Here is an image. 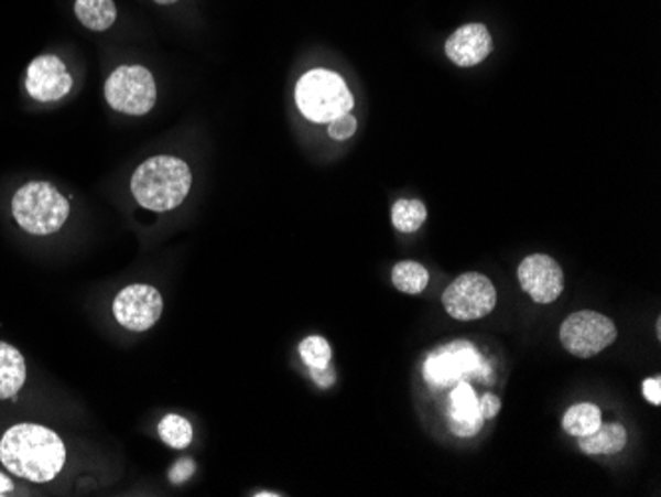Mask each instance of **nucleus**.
Masks as SVG:
<instances>
[{"label":"nucleus","mask_w":661,"mask_h":497,"mask_svg":"<svg viewBox=\"0 0 661 497\" xmlns=\"http://www.w3.org/2000/svg\"><path fill=\"white\" fill-rule=\"evenodd\" d=\"M0 462L14 478L46 484L64 469L66 446L54 430L24 422L0 439Z\"/></svg>","instance_id":"obj_1"},{"label":"nucleus","mask_w":661,"mask_h":497,"mask_svg":"<svg viewBox=\"0 0 661 497\" xmlns=\"http://www.w3.org/2000/svg\"><path fill=\"white\" fill-rule=\"evenodd\" d=\"M193 186V173L183 159L159 155L147 159L137 166L131 179V193L137 203L155 210L166 213L183 205Z\"/></svg>","instance_id":"obj_2"},{"label":"nucleus","mask_w":661,"mask_h":497,"mask_svg":"<svg viewBox=\"0 0 661 497\" xmlns=\"http://www.w3.org/2000/svg\"><path fill=\"white\" fill-rule=\"evenodd\" d=\"M12 216L29 235H56L68 220V198L46 181H30L12 196Z\"/></svg>","instance_id":"obj_3"},{"label":"nucleus","mask_w":661,"mask_h":497,"mask_svg":"<svg viewBox=\"0 0 661 497\" xmlns=\"http://www.w3.org/2000/svg\"><path fill=\"white\" fill-rule=\"evenodd\" d=\"M295 104L305 119L313 123H330L350 114L355 98L347 82L333 69H310L295 86Z\"/></svg>","instance_id":"obj_4"},{"label":"nucleus","mask_w":661,"mask_h":497,"mask_svg":"<svg viewBox=\"0 0 661 497\" xmlns=\"http://www.w3.org/2000/svg\"><path fill=\"white\" fill-rule=\"evenodd\" d=\"M109 106L127 116H145L155 108V78L143 66H119L106 82Z\"/></svg>","instance_id":"obj_5"},{"label":"nucleus","mask_w":661,"mask_h":497,"mask_svg":"<svg viewBox=\"0 0 661 497\" xmlns=\"http://www.w3.org/2000/svg\"><path fill=\"white\" fill-rule=\"evenodd\" d=\"M489 369L476 345L452 342L430 353L424 361V379L434 387H449L466 377H486ZM487 379V377H486Z\"/></svg>","instance_id":"obj_6"},{"label":"nucleus","mask_w":661,"mask_h":497,"mask_svg":"<svg viewBox=\"0 0 661 497\" xmlns=\"http://www.w3.org/2000/svg\"><path fill=\"white\" fill-rule=\"evenodd\" d=\"M442 303L454 320L474 322L494 312L497 292L491 280L484 273L469 272L447 285Z\"/></svg>","instance_id":"obj_7"},{"label":"nucleus","mask_w":661,"mask_h":497,"mask_svg":"<svg viewBox=\"0 0 661 497\" xmlns=\"http://www.w3.org/2000/svg\"><path fill=\"white\" fill-rule=\"evenodd\" d=\"M616 325L603 313H573L561 325V343L564 349L581 359H590L594 355L603 353L616 342Z\"/></svg>","instance_id":"obj_8"},{"label":"nucleus","mask_w":661,"mask_h":497,"mask_svg":"<svg viewBox=\"0 0 661 497\" xmlns=\"http://www.w3.org/2000/svg\"><path fill=\"white\" fill-rule=\"evenodd\" d=\"M163 298L159 290L145 283L127 285L117 293L113 315L117 322L131 332H147L161 320Z\"/></svg>","instance_id":"obj_9"},{"label":"nucleus","mask_w":661,"mask_h":497,"mask_svg":"<svg viewBox=\"0 0 661 497\" xmlns=\"http://www.w3.org/2000/svg\"><path fill=\"white\" fill-rule=\"evenodd\" d=\"M519 283L535 303H553L564 290L563 268L546 253L527 256L519 266Z\"/></svg>","instance_id":"obj_10"},{"label":"nucleus","mask_w":661,"mask_h":497,"mask_svg":"<svg viewBox=\"0 0 661 497\" xmlns=\"http://www.w3.org/2000/svg\"><path fill=\"white\" fill-rule=\"evenodd\" d=\"M74 86L66 64L54 54L32 60L26 69V91L30 98L48 104L66 98Z\"/></svg>","instance_id":"obj_11"},{"label":"nucleus","mask_w":661,"mask_h":497,"mask_svg":"<svg viewBox=\"0 0 661 497\" xmlns=\"http://www.w3.org/2000/svg\"><path fill=\"white\" fill-rule=\"evenodd\" d=\"M447 58L452 60L459 68H472L481 64L494 50V39L489 34L486 24L472 22L462 29H457L446 40Z\"/></svg>","instance_id":"obj_12"},{"label":"nucleus","mask_w":661,"mask_h":497,"mask_svg":"<svg viewBox=\"0 0 661 497\" xmlns=\"http://www.w3.org/2000/svg\"><path fill=\"white\" fill-rule=\"evenodd\" d=\"M484 414L479 410V399L476 397V390L467 382H457L454 390L449 392V410H447V424L449 430L462 436V439H472L484 426Z\"/></svg>","instance_id":"obj_13"},{"label":"nucleus","mask_w":661,"mask_h":497,"mask_svg":"<svg viewBox=\"0 0 661 497\" xmlns=\"http://www.w3.org/2000/svg\"><path fill=\"white\" fill-rule=\"evenodd\" d=\"M26 382V361L9 343L0 342V400L19 395Z\"/></svg>","instance_id":"obj_14"},{"label":"nucleus","mask_w":661,"mask_h":497,"mask_svg":"<svg viewBox=\"0 0 661 497\" xmlns=\"http://www.w3.org/2000/svg\"><path fill=\"white\" fill-rule=\"evenodd\" d=\"M626 440H628V434L622 424H600L593 434L581 436L578 446L584 454H590V456H600V454L613 456V454L622 452Z\"/></svg>","instance_id":"obj_15"},{"label":"nucleus","mask_w":661,"mask_h":497,"mask_svg":"<svg viewBox=\"0 0 661 497\" xmlns=\"http://www.w3.org/2000/svg\"><path fill=\"white\" fill-rule=\"evenodd\" d=\"M74 10L79 22L94 32L111 29L117 19L113 0H76Z\"/></svg>","instance_id":"obj_16"},{"label":"nucleus","mask_w":661,"mask_h":497,"mask_svg":"<svg viewBox=\"0 0 661 497\" xmlns=\"http://www.w3.org/2000/svg\"><path fill=\"white\" fill-rule=\"evenodd\" d=\"M600 424H603V412L596 404H590V402L574 404L564 412V432L571 434V436H576V439L593 434L594 430L598 429Z\"/></svg>","instance_id":"obj_17"},{"label":"nucleus","mask_w":661,"mask_h":497,"mask_svg":"<svg viewBox=\"0 0 661 497\" xmlns=\"http://www.w3.org/2000/svg\"><path fill=\"white\" fill-rule=\"evenodd\" d=\"M429 218V208L416 198H402L392 206V225L404 235H412L422 228Z\"/></svg>","instance_id":"obj_18"},{"label":"nucleus","mask_w":661,"mask_h":497,"mask_svg":"<svg viewBox=\"0 0 661 497\" xmlns=\"http://www.w3.org/2000/svg\"><path fill=\"white\" fill-rule=\"evenodd\" d=\"M392 283L397 285V290H400V292L416 295V293H422L429 288L430 273L422 263L404 260V262L394 266Z\"/></svg>","instance_id":"obj_19"},{"label":"nucleus","mask_w":661,"mask_h":497,"mask_svg":"<svg viewBox=\"0 0 661 497\" xmlns=\"http://www.w3.org/2000/svg\"><path fill=\"white\" fill-rule=\"evenodd\" d=\"M159 436L171 449H186L193 442V426L188 420L178 414H166L159 424Z\"/></svg>","instance_id":"obj_20"},{"label":"nucleus","mask_w":661,"mask_h":497,"mask_svg":"<svg viewBox=\"0 0 661 497\" xmlns=\"http://www.w3.org/2000/svg\"><path fill=\"white\" fill-rule=\"evenodd\" d=\"M300 355L310 369H325L330 365L333 352H330L327 339H323L319 335H312V337L303 339L300 345Z\"/></svg>","instance_id":"obj_21"},{"label":"nucleus","mask_w":661,"mask_h":497,"mask_svg":"<svg viewBox=\"0 0 661 497\" xmlns=\"http://www.w3.org/2000/svg\"><path fill=\"white\" fill-rule=\"evenodd\" d=\"M355 133H357V119L353 114H345L329 123V137L335 141H347Z\"/></svg>","instance_id":"obj_22"},{"label":"nucleus","mask_w":661,"mask_h":497,"mask_svg":"<svg viewBox=\"0 0 661 497\" xmlns=\"http://www.w3.org/2000/svg\"><path fill=\"white\" fill-rule=\"evenodd\" d=\"M643 397L648 402H652L655 407L661 404V380L660 377L655 379H646L642 385Z\"/></svg>","instance_id":"obj_23"},{"label":"nucleus","mask_w":661,"mask_h":497,"mask_svg":"<svg viewBox=\"0 0 661 497\" xmlns=\"http://www.w3.org/2000/svg\"><path fill=\"white\" fill-rule=\"evenodd\" d=\"M195 472V464L191 460H181L175 468L171 469V482L173 484H183L186 478H191Z\"/></svg>","instance_id":"obj_24"},{"label":"nucleus","mask_w":661,"mask_h":497,"mask_svg":"<svg viewBox=\"0 0 661 497\" xmlns=\"http://www.w3.org/2000/svg\"><path fill=\"white\" fill-rule=\"evenodd\" d=\"M499 409H501V400L497 399L496 395H486L484 399H479V410L484 419H496Z\"/></svg>","instance_id":"obj_25"},{"label":"nucleus","mask_w":661,"mask_h":497,"mask_svg":"<svg viewBox=\"0 0 661 497\" xmlns=\"http://www.w3.org/2000/svg\"><path fill=\"white\" fill-rule=\"evenodd\" d=\"M312 377L322 387H330L333 380H335V372L330 371L329 367H325V369H312Z\"/></svg>","instance_id":"obj_26"},{"label":"nucleus","mask_w":661,"mask_h":497,"mask_svg":"<svg viewBox=\"0 0 661 497\" xmlns=\"http://www.w3.org/2000/svg\"><path fill=\"white\" fill-rule=\"evenodd\" d=\"M10 491H14V482L0 472V496H9Z\"/></svg>","instance_id":"obj_27"},{"label":"nucleus","mask_w":661,"mask_h":497,"mask_svg":"<svg viewBox=\"0 0 661 497\" xmlns=\"http://www.w3.org/2000/svg\"><path fill=\"white\" fill-rule=\"evenodd\" d=\"M156 4H175L178 0H155Z\"/></svg>","instance_id":"obj_28"}]
</instances>
